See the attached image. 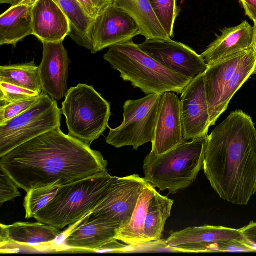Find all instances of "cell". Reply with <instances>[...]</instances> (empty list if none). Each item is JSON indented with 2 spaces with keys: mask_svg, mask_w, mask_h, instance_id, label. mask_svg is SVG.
Wrapping results in <instances>:
<instances>
[{
  "mask_svg": "<svg viewBox=\"0 0 256 256\" xmlns=\"http://www.w3.org/2000/svg\"><path fill=\"white\" fill-rule=\"evenodd\" d=\"M40 65L42 91L60 100L65 97L70 60L63 42H44Z\"/></svg>",
  "mask_w": 256,
  "mask_h": 256,
  "instance_id": "5bb4252c",
  "label": "cell"
},
{
  "mask_svg": "<svg viewBox=\"0 0 256 256\" xmlns=\"http://www.w3.org/2000/svg\"><path fill=\"white\" fill-rule=\"evenodd\" d=\"M255 72H256V70H255Z\"/></svg>",
  "mask_w": 256,
  "mask_h": 256,
  "instance_id": "ab89813d",
  "label": "cell"
},
{
  "mask_svg": "<svg viewBox=\"0 0 256 256\" xmlns=\"http://www.w3.org/2000/svg\"><path fill=\"white\" fill-rule=\"evenodd\" d=\"M250 48L208 66L204 72V82L210 114L217 103L224 87L236 72Z\"/></svg>",
  "mask_w": 256,
  "mask_h": 256,
  "instance_id": "ffe728a7",
  "label": "cell"
},
{
  "mask_svg": "<svg viewBox=\"0 0 256 256\" xmlns=\"http://www.w3.org/2000/svg\"><path fill=\"white\" fill-rule=\"evenodd\" d=\"M181 94L180 110L184 140L207 136L210 118L204 72L192 79Z\"/></svg>",
  "mask_w": 256,
  "mask_h": 256,
  "instance_id": "7c38bea8",
  "label": "cell"
},
{
  "mask_svg": "<svg viewBox=\"0 0 256 256\" xmlns=\"http://www.w3.org/2000/svg\"><path fill=\"white\" fill-rule=\"evenodd\" d=\"M203 170L221 198L248 203L256 194V129L250 116L231 112L208 136Z\"/></svg>",
  "mask_w": 256,
  "mask_h": 256,
  "instance_id": "7a4b0ae2",
  "label": "cell"
},
{
  "mask_svg": "<svg viewBox=\"0 0 256 256\" xmlns=\"http://www.w3.org/2000/svg\"><path fill=\"white\" fill-rule=\"evenodd\" d=\"M156 190L150 184L143 190L128 224L118 230L116 239L124 244L136 246L146 242L144 226L150 202Z\"/></svg>",
  "mask_w": 256,
  "mask_h": 256,
  "instance_id": "cb8c5ba5",
  "label": "cell"
},
{
  "mask_svg": "<svg viewBox=\"0 0 256 256\" xmlns=\"http://www.w3.org/2000/svg\"><path fill=\"white\" fill-rule=\"evenodd\" d=\"M113 3L129 14L146 40L171 39L158 21L148 0H113Z\"/></svg>",
  "mask_w": 256,
  "mask_h": 256,
  "instance_id": "7402d4cb",
  "label": "cell"
},
{
  "mask_svg": "<svg viewBox=\"0 0 256 256\" xmlns=\"http://www.w3.org/2000/svg\"><path fill=\"white\" fill-rule=\"evenodd\" d=\"M145 53L164 67L194 79L204 73L208 65L201 54L172 40H146L138 44Z\"/></svg>",
  "mask_w": 256,
  "mask_h": 256,
  "instance_id": "8fae6325",
  "label": "cell"
},
{
  "mask_svg": "<svg viewBox=\"0 0 256 256\" xmlns=\"http://www.w3.org/2000/svg\"><path fill=\"white\" fill-rule=\"evenodd\" d=\"M124 81L146 94H180L192 79L170 70L144 52L132 40L109 48L104 56Z\"/></svg>",
  "mask_w": 256,
  "mask_h": 256,
  "instance_id": "3957f363",
  "label": "cell"
},
{
  "mask_svg": "<svg viewBox=\"0 0 256 256\" xmlns=\"http://www.w3.org/2000/svg\"><path fill=\"white\" fill-rule=\"evenodd\" d=\"M138 35L140 30L136 22L114 3L93 20L88 32L92 54L131 40Z\"/></svg>",
  "mask_w": 256,
  "mask_h": 256,
  "instance_id": "30bf717a",
  "label": "cell"
},
{
  "mask_svg": "<svg viewBox=\"0 0 256 256\" xmlns=\"http://www.w3.org/2000/svg\"><path fill=\"white\" fill-rule=\"evenodd\" d=\"M62 110L42 91L26 110L0 124V158L35 137L60 128Z\"/></svg>",
  "mask_w": 256,
  "mask_h": 256,
  "instance_id": "52a82bcc",
  "label": "cell"
},
{
  "mask_svg": "<svg viewBox=\"0 0 256 256\" xmlns=\"http://www.w3.org/2000/svg\"><path fill=\"white\" fill-rule=\"evenodd\" d=\"M0 248L14 244L40 250L62 234L60 229L38 222H18L8 226L0 224Z\"/></svg>",
  "mask_w": 256,
  "mask_h": 256,
  "instance_id": "e0dca14e",
  "label": "cell"
},
{
  "mask_svg": "<svg viewBox=\"0 0 256 256\" xmlns=\"http://www.w3.org/2000/svg\"><path fill=\"white\" fill-rule=\"evenodd\" d=\"M18 0H0V4H10L12 5L16 4Z\"/></svg>",
  "mask_w": 256,
  "mask_h": 256,
  "instance_id": "74e56055",
  "label": "cell"
},
{
  "mask_svg": "<svg viewBox=\"0 0 256 256\" xmlns=\"http://www.w3.org/2000/svg\"><path fill=\"white\" fill-rule=\"evenodd\" d=\"M220 241H237L246 242L239 229L210 225L189 227L180 231L173 232L166 240V244L170 248L183 244L208 243Z\"/></svg>",
  "mask_w": 256,
  "mask_h": 256,
  "instance_id": "44dd1931",
  "label": "cell"
},
{
  "mask_svg": "<svg viewBox=\"0 0 256 256\" xmlns=\"http://www.w3.org/2000/svg\"><path fill=\"white\" fill-rule=\"evenodd\" d=\"M68 134L90 146L108 128L110 104L91 86L71 87L62 102Z\"/></svg>",
  "mask_w": 256,
  "mask_h": 256,
  "instance_id": "8992f818",
  "label": "cell"
},
{
  "mask_svg": "<svg viewBox=\"0 0 256 256\" xmlns=\"http://www.w3.org/2000/svg\"><path fill=\"white\" fill-rule=\"evenodd\" d=\"M116 178L107 171L63 185L34 218L60 230L83 220L104 199Z\"/></svg>",
  "mask_w": 256,
  "mask_h": 256,
  "instance_id": "277c9868",
  "label": "cell"
},
{
  "mask_svg": "<svg viewBox=\"0 0 256 256\" xmlns=\"http://www.w3.org/2000/svg\"><path fill=\"white\" fill-rule=\"evenodd\" d=\"M40 94L20 86L0 82V106L38 97Z\"/></svg>",
  "mask_w": 256,
  "mask_h": 256,
  "instance_id": "4dcf8cb0",
  "label": "cell"
},
{
  "mask_svg": "<svg viewBox=\"0 0 256 256\" xmlns=\"http://www.w3.org/2000/svg\"><path fill=\"white\" fill-rule=\"evenodd\" d=\"M256 66V54L252 46L248 50L236 70L224 87L217 103L210 114V126L214 125L226 111L234 94L255 72Z\"/></svg>",
  "mask_w": 256,
  "mask_h": 256,
  "instance_id": "603a6c76",
  "label": "cell"
},
{
  "mask_svg": "<svg viewBox=\"0 0 256 256\" xmlns=\"http://www.w3.org/2000/svg\"><path fill=\"white\" fill-rule=\"evenodd\" d=\"M246 14L254 22L256 21V0H239Z\"/></svg>",
  "mask_w": 256,
  "mask_h": 256,
  "instance_id": "8d00e7d4",
  "label": "cell"
},
{
  "mask_svg": "<svg viewBox=\"0 0 256 256\" xmlns=\"http://www.w3.org/2000/svg\"><path fill=\"white\" fill-rule=\"evenodd\" d=\"M254 43L253 48L256 54V21L254 22Z\"/></svg>",
  "mask_w": 256,
  "mask_h": 256,
  "instance_id": "f35d334b",
  "label": "cell"
},
{
  "mask_svg": "<svg viewBox=\"0 0 256 256\" xmlns=\"http://www.w3.org/2000/svg\"><path fill=\"white\" fill-rule=\"evenodd\" d=\"M0 82L20 86L40 94L42 92L40 66L29 63L1 66Z\"/></svg>",
  "mask_w": 256,
  "mask_h": 256,
  "instance_id": "484cf974",
  "label": "cell"
},
{
  "mask_svg": "<svg viewBox=\"0 0 256 256\" xmlns=\"http://www.w3.org/2000/svg\"><path fill=\"white\" fill-rule=\"evenodd\" d=\"M176 92L162 94L151 152L160 154L184 140L182 138L180 100Z\"/></svg>",
  "mask_w": 256,
  "mask_h": 256,
  "instance_id": "4fadbf2b",
  "label": "cell"
},
{
  "mask_svg": "<svg viewBox=\"0 0 256 256\" xmlns=\"http://www.w3.org/2000/svg\"><path fill=\"white\" fill-rule=\"evenodd\" d=\"M40 96L0 106V124L26 110L38 100Z\"/></svg>",
  "mask_w": 256,
  "mask_h": 256,
  "instance_id": "1f68e13d",
  "label": "cell"
},
{
  "mask_svg": "<svg viewBox=\"0 0 256 256\" xmlns=\"http://www.w3.org/2000/svg\"><path fill=\"white\" fill-rule=\"evenodd\" d=\"M118 240L117 239L112 240L101 247L96 252L126 253L130 252V246L120 244Z\"/></svg>",
  "mask_w": 256,
  "mask_h": 256,
  "instance_id": "d590c367",
  "label": "cell"
},
{
  "mask_svg": "<svg viewBox=\"0 0 256 256\" xmlns=\"http://www.w3.org/2000/svg\"><path fill=\"white\" fill-rule=\"evenodd\" d=\"M152 10L165 32L174 38V28L178 14L176 0H148Z\"/></svg>",
  "mask_w": 256,
  "mask_h": 256,
  "instance_id": "f546056e",
  "label": "cell"
},
{
  "mask_svg": "<svg viewBox=\"0 0 256 256\" xmlns=\"http://www.w3.org/2000/svg\"><path fill=\"white\" fill-rule=\"evenodd\" d=\"M36 0H18L0 16V46L16 44L32 35V10Z\"/></svg>",
  "mask_w": 256,
  "mask_h": 256,
  "instance_id": "d6986e66",
  "label": "cell"
},
{
  "mask_svg": "<svg viewBox=\"0 0 256 256\" xmlns=\"http://www.w3.org/2000/svg\"><path fill=\"white\" fill-rule=\"evenodd\" d=\"M120 227L116 223L91 214L84 218L82 223L68 234L64 244L70 249L96 252L104 245L116 239Z\"/></svg>",
  "mask_w": 256,
  "mask_h": 256,
  "instance_id": "2e32d148",
  "label": "cell"
},
{
  "mask_svg": "<svg viewBox=\"0 0 256 256\" xmlns=\"http://www.w3.org/2000/svg\"><path fill=\"white\" fill-rule=\"evenodd\" d=\"M207 136L184 140L160 154L150 152L144 161L146 182L172 194L190 186L203 169Z\"/></svg>",
  "mask_w": 256,
  "mask_h": 256,
  "instance_id": "5b68a950",
  "label": "cell"
},
{
  "mask_svg": "<svg viewBox=\"0 0 256 256\" xmlns=\"http://www.w3.org/2000/svg\"><path fill=\"white\" fill-rule=\"evenodd\" d=\"M108 161L90 146L58 128L0 158L1 168L26 192L60 182L66 185L107 172Z\"/></svg>",
  "mask_w": 256,
  "mask_h": 256,
  "instance_id": "6da1fadb",
  "label": "cell"
},
{
  "mask_svg": "<svg viewBox=\"0 0 256 256\" xmlns=\"http://www.w3.org/2000/svg\"><path fill=\"white\" fill-rule=\"evenodd\" d=\"M85 14L94 20L110 4L113 0H76Z\"/></svg>",
  "mask_w": 256,
  "mask_h": 256,
  "instance_id": "836d02e7",
  "label": "cell"
},
{
  "mask_svg": "<svg viewBox=\"0 0 256 256\" xmlns=\"http://www.w3.org/2000/svg\"><path fill=\"white\" fill-rule=\"evenodd\" d=\"M148 184L145 178L137 174L116 176L106 197L92 214L118 224L120 229L124 228L130 222L138 198Z\"/></svg>",
  "mask_w": 256,
  "mask_h": 256,
  "instance_id": "9c48e42d",
  "label": "cell"
},
{
  "mask_svg": "<svg viewBox=\"0 0 256 256\" xmlns=\"http://www.w3.org/2000/svg\"><path fill=\"white\" fill-rule=\"evenodd\" d=\"M60 182L52 184L30 190L26 192L24 206L26 218H34L35 214L45 207L56 196L62 188Z\"/></svg>",
  "mask_w": 256,
  "mask_h": 256,
  "instance_id": "f1b7e54d",
  "label": "cell"
},
{
  "mask_svg": "<svg viewBox=\"0 0 256 256\" xmlns=\"http://www.w3.org/2000/svg\"><path fill=\"white\" fill-rule=\"evenodd\" d=\"M254 28L246 21L226 28L222 34L201 54L205 62L212 65L234 54L253 46Z\"/></svg>",
  "mask_w": 256,
  "mask_h": 256,
  "instance_id": "ac0fdd59",
  "label": "cell"
},
{
  "mask_svg": "<svg viewBox=\"0 0 256 256\" xmlns=\"http://www.w3.org/2000/svg\"><path fill=\"white\" fill-rule=\"evenodd\" d=\"M18 186L10 176L0 168V204L20 196Z\"/></svg>",
  "mask_w": 256,
  "mask_h": 256,
  "instance_id": "d6a6232c",
  "label": "cell"
},
{
  "mask_svg": "<svg viewBox=\"0 0 256 256\" xmlns=\"http://www.w3.org/2000/svg\"><path fill=\"white\" fill-rule=\"evenodd\" d=\"M68 16L70 24L69 36L78 45L90 50L88 32L93 20L84 12L76 0H55Z\"/></svg>",
  "mask_w": 256,
  "mask_h": 256,
  "instance_id": "4316f807",
  "label": "cell"
},
{
  "mask_svg": "<svg viewBox=\"0 0 256 256\" xmlns=\"http://www.w3.org/2000/svg\"><path fill=\"white\" fill-rule=\"evenodd\" d=\"M174 200L157 191L151 199L144 226L146 242L161 240L166 222L171 215Z\"/></svg>",
  "mask_w": 256,
  "mask_h": 256,
  "instance_id": "d4e9b609",
  "label": "cell"
},
{
  "mask_svg": "<svg viewBox=\"0 0 256 256\" xmlns=\"http://www.w3.org/2000/svg\"><path fill=\"white\" fill-rule=\"evenodd\" d=\"M162 94H152L137 100L125 102L124 120L115 128L108 126L107 144L116 148L132 146L138 148L154 140Z\"/></svg>",
  "mask_w": 256,
  "mask_h": 256,
  "instance_id": "ba28073f",
  "label": "cell"
},
{
  "mask_svg": "<svg viewBox=\"0 0 256 256\" xmlns=\"http://www.w3.org/2000/svg\"><path fill=\"white\" fill-rule=\"evenodd\" d=\"M176 252H254L246 242L220 241L188 244L172 248Z\"/></svg>",
  "mask_w": 256,
  "mask_h": 256,
  "instance_id": "83f0119b",
  "label": "cell"
},
{
  "mask_svg": "<svg viewBox=\"0 0 256 256\" xmlns=\"http://www.w3.org/2000/svg\"><path fill=\"white\" fill-rule=\"evenodd\" d=\"M247 244L256 252V222H250L248 225L239 228Z\"/></svg>",
  "mask_w": 256,
  "mask_h": 256,
  "instance_id": "e575fe53",
  "label": "cell"
},
{
  "mask_svg": "<svg viewBox=\"0 0 256 256\" xmlns=\"http://www.w3.org/2000/svg\"><path fill=\"white\" fill-rule=\"evenodd\" d=\"M32 35L42 43L63 42L70 32V20L55 0H36L32 10Z\"/></svg>",
  "mask_w": 256,
  "mask_h": 256,
  "instance_id": "9a60e30c",
  "label": "cell"
}]
</instances>
